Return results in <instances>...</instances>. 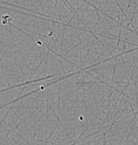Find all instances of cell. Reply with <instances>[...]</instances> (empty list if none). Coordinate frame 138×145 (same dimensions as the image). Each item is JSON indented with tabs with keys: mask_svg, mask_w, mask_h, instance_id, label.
<instances>
[]
</instances>
